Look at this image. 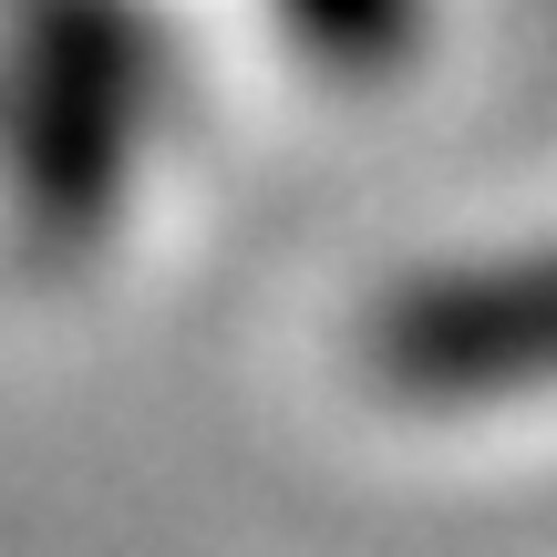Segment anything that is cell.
Wrapping results in <instances>:
<instances>
[{"label": "cell", "mask_w": 557, "mask_h": 557, "mask_svg": "<svg viewBox=\"0 0 557 557\" xmlns=\"http://www.w3.org/2000/svg\"><path fill=\"white\" fill-rule=\"evenodd\" d=\"M361 361L403 403H506L557 382V248L434 269L361 320Z\"/></svg>", "instance_id": "cell-2"}, {"label": "cell", "mask_w": 557, "mask_h": 557, "mask_svg": "<svg viewBox=\"0 0 557 557\" xmlns=\"http://www.w3.org/2000/svg\"><path fill=\"white\" fill-rule=\"evenodd\" d=\"M278 32L341 83H393L434 41V0H278Z\"/></svg>", "instance_id": "cell-3"}, {"label": "cell", "mask_w": 557, "mask_h": 557, "mask_svg": "<svg viewBox=\"0 0 557 557\" xmlns=\"http://www.w3.org/2000/svg\"><path fill=\"white\" fill-rule=\"evenodd\" d=\"M145 83H156V32L135 0H32L21 11V207L41 238H94L124 197V165L145 135Z\"/></svg>", "instance_id": "cell-1"}]
</instances>
